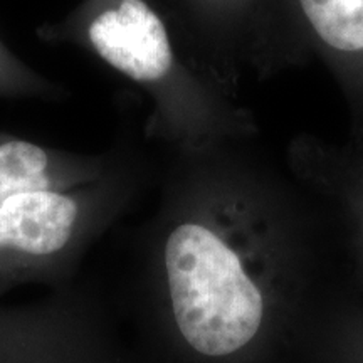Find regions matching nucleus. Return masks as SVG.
Masks as SVG:
<instances>
[{"label": "nucleus", "instance_id": "obj_6", "mask_svg": "<svg viewBox=\"0 0 363 363\" xmlns=\"http://www.w3.org/2000/svg\"><path fill=\"white\" fill-rule=\"evenodd\" d=\"M278 11L363 103V0H278Z\"/></svg>", "mask_w": 363, "mask_h": 363}, {"label": "nucleus", "instance_id": "obj_4", "mask_svg": "<svg viewBox=\"0 0 363 363\" xmlns=\"http://www.w3.org/2000/svg\"><path fill=\"white\" fill-rule=\"evenodd\" d=\"M0 363H140L110 296L76 278L33 301L0 303Z\"/></svg>", "mask_w": 363, "mask_h": 363}, {"label": "nucleus", "instance_id": "obj_9", "mask_svg": "<svg viewBox=\"0 0 363 363\" xmlns=\"http://www.w3.org/2000/svg\"><path fill=\"white\" fill-rule=\"evenodd\" d=\"M345 363H363V311L358 316L355 328H353Z\"/></svg>", "mask_w": 363, "mask_h": 363}, {"label": "nucleus", "instance_id": "obj_1", "mask_svg": "<svg viewBox=\"0 0 363 363\" xmlns=\"http://www.w3.org/2000/svg\"><path fill=\"white\" fill-rule=\"evenodd\" d=\"M125 308L140 363H345L363 288L328 207L244 136L172 152Z\"/></svg>", "mask_w": 363, "mask_h": 363}, {"label": "nucleus", "instance_id": "obj_2", "mask_svg": "<svg viewBox=\"0 0 363 363\" xmlns=\"http://www.w3.org/2000/svg\"><path fill=\"white\" fill-rule=\"evenodd\" d=\"M38 33L83 49L138 86L152 103L147 133L170 152L252 136L229 81L197 56L153 0H81Z\"/></svg>", "mask_w": 363, "mask_h": 363}, {"label": "nucleus", "instance_id": "obj_8", "mask_svg": "<svg viewBox=\"0 0 363 363\" xmlns=\"http://www.w3.org/2000/svg\"><path fill=\"white\" fill-rule=\"evenodd\" d=\"M65 91L26 65L0 39V98L56 99Z\"/></svg>", "mask_w": 363, "mask_h": 363}, {"label": "nucleus", "instance_id": "obj_3", "mask_svg": "<svg viewBox=\"0 0 363 363\" xmlns=\"http://www.w3.org/2000/svg\"><path fill=\"white\" fill-rule=\"evenodd\" d=\"M148 172L135 153L101 179L74 187L35 189L0 203V299L39 284L78 278L86 256L128 214Z\"/></svg>", "mask_w": 363, "mask_h": 363}, {"label": "nucleus", "instance_id": "obj_5", "mask_svg": "<svg viewBox=\"0 0 363 363\" xmlns=\"http://www.w3.org/2000/svg\"><path fill=\"white\" fill-rule=\"evenodd\" d=\"M286 165L337 219L363 288V115L347 142L294 140Z\"/></svg>", "mask_w": 363, "mask_h": 363}, {"label": "nucleus", "instance_id": "obj_7", "mask_svg": "<svg viewBox=\"0 0 363 363\" xmlns=\"http://www.w3.org/2000/svg\"><path fill=\"white\" fill-rule=\"evenodd\" d=\"M130 150L101 153L72 152L21 136L0 133V203L12 195L35 189L74 187L101 179Z\"/></svg>", "mask_w": 363, "mask_h": 363}]
</instances>
